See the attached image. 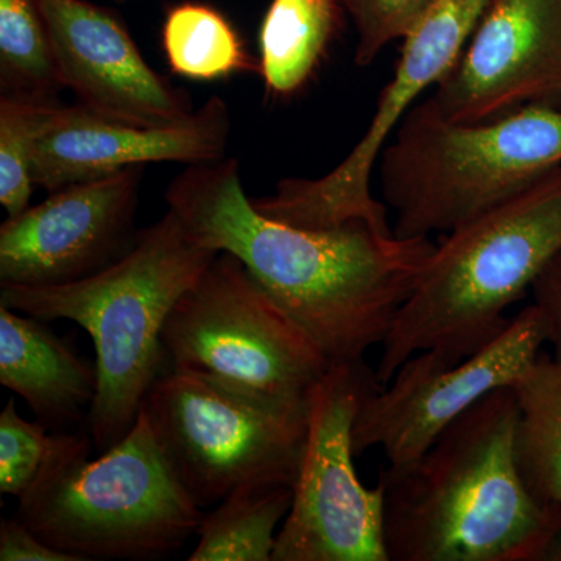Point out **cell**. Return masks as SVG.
<instances>
[{
    "mask_svg": "<svg viewBox=\"0 0 561 561\" xmlns=\"http://www.w3.org/2000/svg\"><path fill=\"white\" fill-rule=\"evenodd\" d=\"M165 201L192 239L238 257L332 365L362 362L386 342L437 249L364 219L305 230L264 216L234 160L190 165Z\"/></svg>",
    "mask_w": 561,
    "mask_h": 561,
    "instance_id": "6da1fadb",
    "label": "cell"
},
{
    "mask_svg": "<svg viewBox=\"0 0 561 561\" xmlns=\"http://www.w3.org/2000/svg\"><path fill=\"white\" fill-rule=\"evenodd\" d=\"M518 401L500 387L401 471L383 468L389 561H542L561 522L527 490L515 456Z\"/></svg>",
    "mask_w": 561,
    "mask_h": 561,
    "instance_id": "7a4b0ae2",
    "label": "cell"
},
{
    "mask_svg": "<svg viewBox=\"0 0 561 561\" xmlns=\"http://www.w3.org/2000/svg\"><path fill=\"white\" fill-rule=\"evenodd\" d=\"M560 251L561 164L437 243L382 343L378 381L419 353L448 368L485 348Z\"/></svg>",
    "mask_w": 561,
    "mask_h": 561,
    "instance_id": "3957f363",
    "label": "cell"
},
{
    "mask_svg": "<svg viewBox=\"0 0 561 561\" xmlns=\"http://www.w3.org/2000/svg\"><path fill=\"white\" fill-rule=\"evenodd\" d=\"M217 254L192 239L169 209L105 271L61 286L0 289V305L43 321H76L91 335L98 393L88 423L99 453L135 426L147 393L168 367L165 320Z\"/></svg>",
    "mask_w": 561,
    "mask_h": 561,
    "instance_id": "277c9868",
    "label": "cell"
},
{
    "mask_svg": "<svg viewBox=\"0 0 561 561\" xmlns=\"http://www.w3.org/2000/svg\"><path fill=\"white\" fill-rule=\"evenodd\" d=\"M92 438L51 434L43 470L16 516L58 551L90 560H158L183 548L202 508L169 463L146 412L99 459Z\"/></svg>",
    "mask_w": 561,
    "mask_h": 561,
    "instance_id": "5b68a950",
    "label": "cell"
},
{
    "mask_svg": "<svg viewBox=\"0 0 561 561\" xmlns=\"http://www.w3.org/2000/svg\"><path fill=\"white\" fill-rule=\"evenodd\" d=\"M561 164V105H527L461 124L423 101L379 157L398 238L448 234Z\"/></svg>",
    "mask_w": 561,
    "mask_h": 561,
    "instance_id": "8992f818",
    "label": "cell"
},
{
    "mask_svg": "<svg viewBox=\"0 0 561 561\" xmlns=\"http://www.w3.org/2000/svg\"><path fill=\"white\" fill-rule=\"evenodd\" d=\"M140 411L201 508L253 483L295 486L300 474L309 394L276 397L168 365Z\"/></svg>",
    "mask_w": 561,
    "mask_h": 561,
    "instance_id": "52a82bcc",
    "label": "cell"
},
{
    "mask_svg": "<svg viewBox=\"0 0 561 561\" xmlns=\"http://www.w3.org/2000/svg\"><path fill=\"white\" fill-rule=\"evenodd\" d=\"M168 365L276 394L308 397L331 362L238 257L217 254L162 330Z\"/></svg>",
    "mask_w": 561,
    "mask_h": 561,
    "instance_id": "ba28073f",
    "label": "cell"
},
{
    "mask_svg": "<svg viewBox=\"0 0 561 561\" xmlns=\"http://www.w3.org/2000/svg\"><path fill=\"white\" fill-rule=\"evenodd\" d=\"M379 387L362 360L331 365L309 391L308 445L272 561H389L383 489L359 481L353 449L362 404Z\"/></svg>",
    "mask_w": 561,
    "mask_h": 561,
    "instance_id": "9c48e42d",
    "label": "cell"
},
{
    "mask_svg": "<svg viewBox=\"0 0 561 561\" xmlns=\"http://www.w3.org/2000/svg\"><path fill=\"white\" fill-rule=\"evenodd\" d=\"M490 0H435L423 20L402 39L400 61L379 95L368 130L348 157L316 180H283L275 195L253 201L264 216L305 228L331 230L354 219L390 228L387 206L371 195V173L383 147L420 95L437 87L461 50Z\"/></svg>",
    "mask_w": 561,
    "mask_h": 561,
    "instance_id": "30bf717a",
    "label": "cell"
},
{
    "mask_svg": "<svg viewBox=\"0 0 561 561\" xmlns=\"http://www.w3.org/2000/svg\"><path fill=\"white\" fill-rule=\"evenodd\" d=\"M545 343V319L531 305L485 348L454 367H438L426 353L415 354L362 404L353 430L354 454L359 457L379 446L389 470L412 467L461 413L491 391L515 386Z\"/></svg>",
    "mask_w": 561,
    "mask_h": 561,
    "instance_id": "8fae6325",
    "label": "cell"
},
{
    "mask_svg": "<svg viewBox=\"0 0 561 561\" xmlns=\"http://www.w3.org/2000/svg\"><path fill=\"white\" fill-rule=\"evenodd\" d=\"M144 168L69 184L0 227V286L49 287L105 271L138 241Z\"/></svg>",
    "mask_w": 561,
    "mask_h": 561,
    "instance_id": "7c38bea8",
    "label": "cell"
},
{
    "mask_svg": "<svg viewBox=\"0 0 561 561\" xmlns=\"http://www.w3.org/2000/svg\"><path fill=\"white\" fill-rule=\"evenodd\" d=\"M427 102L461 124L561 105V0H490Z\"/></svg>",
    "mask_w": 561,
    "mask_h": 561,
    "instance_id": "4fadbf2b",
    "label": "cell"
},
{
    "mask_svg": "<svg viewBox=\"0 0 561 561\" xmlns=\"http://www.w3.org/2000/svg\"><path fill=\"white\" fill-rule=\"evenodd\" d=\"M231 130L227 103L210 98L179 124L139 125L55 103L35 146L33 179L49 192L149 162L221 160Z\"/></svg>",
    "mask_w": 561,
    "mask_h": 561,
    "instance_id": "5bb4252c",
    "label": "cell"
},
{
    "mask_svg": "<svg viewBox=\"0 0 561 561\" xmlns=\"http://www.w3.org/2000/svg\"><path fill=\"white\" fill-rule=\"evenodd\" d=\"M58 79L80 105L139 125L179 124L192 111L183 92L147 65L116 18L84 0H39Z\"/></svg>",
    "mask_w": 561,
    "mask_h": 561,
    "instance_id": "9a60e30c",
    "label": "cell"
},
{
    "mask_svg": "<svg viewBox=\"0 0 561 561\" xmlns=\"http://www.w3.org/2000/svg\"><path fill=\"white\" fill-rule=\"evenodd\" d=\"M0 383L24 398L47 430L61 432L91 411L98 367L46 321L0 305Z\"/></svg>",
    "mask_w": 561,
    "mask_h": 561,
    "instance_id": "2e32d148",
    "label": "cell"
},
{
    "mask_svg": "<svg viewBox=\"0 0 561 561\" xmlns=\"http://www.w3.org/2000/svg\"><path fill=\"white\" fill-rule=\"evenodd\" d=\"M518 401L515 456L527 490L541 505L561 508V364L538 356L513 386Z\"/></svg>",
    "mask_w": 561,
    "mask_h": 561,
    "instance_id": "e0dca14e",
    "label": "cell"
},
{
    "mask_svg": "<svg viewBox=\"0 0 561 561\" xmlns=\"http://www.w3.org/2000/svg\"><path fill=\"white\" fill-rule=\"evenodd\" d=\"M337 0H272L260 32V73L275 95L300 91L334 35Z\"/></svg>",
    "mask_w": 561,
    "mask_h": 561,
    "instance_id": "ac0fdd59",
    "label": "cell"
},
{
    "mask_svg": "<svg viewBox=\"0 0 561 561\" xmlns=\"http://www.w3.org/2000/svg\"><path fill=\"white\" fill-rule=\"evenodd\" d=\"M294 502V486L253 483L203 513L190 561H272L276 529Z\"/></svg>",
    "mask_w": 561,
    "mask_h": 561,
    "instance_id": "d6986e66",
    "label": "cell"
},
{
    "mask_svg": "<svg viewBox=\"0 0 561 561\" xmlns=\"http://www.w3.org/2000/svg\"><path fill=\"white\" fill-rule=\"evenodd\" d=\"M162 47L173 72L190 80H220L260 69L224 14L202 3H181L169 11Z\"/></svg>",
    "mask_w": 561,
    "mask_h": 561,
    "instance_id": "ffe728a7",
    "label": "cell"
},
{
    "mask_svg": "<svg viewBox=\"0 0 561 561\" xmlns=\"http://www.w3.org/2000/svg\"><path fill=\"white\" fill-rule=\"evenodd\" d=\"M2 94L50 101L61 81L39 0H0Z\"/></svg>",
    "mask_w": 561,
    "mask_h": 561,
    "instance_id": "44dd1931",
    "label": "cell"
},
{
    "mask_svg": "<svg viewBox=\"0 0 561 561\" xmlns=\"http://www.w3.org/2000/svg\"><path fill=\"white\" fill-rule=\"evenodd\" d=\"M54 105L13 94L0 99V205L9 217L31 206L36 139Z\"/></svg>",
    "mask_w": 561,
    "mask_h": 561,
    "instance_id": "7402d4cb",
    "label": "cell"
},
{
    "mask_svg": "<svg viewBox=\"0 0 561 561\" xmlns=\"http://www.w3.org/2000/svg\"><path fill=\"white\" fill-rule=\"evenodd\" d=\"M41 421H25L11 398L0 413V491L20 500L36 481L51 435Z\"/></svg>",
    "mask_w": 561,
    "mask_h": 561,
    "instance_id": "603a6c76",
    "label": "cell"
},
{
    "mask_svg": "<svg viewBox=\"0 0 561 561\" xmlns=\"http://www.w3.org/2000/svg\"><path fill=\"white\" fill-rule=\"evenodd\" d=\"M357 33L356 62L371 65L391 41L404 39L435 0H337Z\"/></svg>",
    "mask_w": 561,
    "mask_h": 561,
    "instance_id": "cb8c5ba5",
    "label": "cell"
},
{
    "mask_svg": "<svg viewBox=\"0 0 561 561\" xmlns=\"http://www.w3.org/2000/svg\"><path fill=\"white\" fill-rule=\"evenodd\" d=\"M0 560L2 561H81L41 540L18 516L0 522Z\"/></svg>",
    "mask_w": 561,
    "mask_h": 561,
    "instance_id": "d4e9b609",
    "label": "cell"
},
{
    "mask_svg": "<svg viewBox=\"0 0 561 561\" xmlns=\"http://www.w3.org/2000/svg\"><path fill=\"white\" fill-rule=\"evenodd\" d=\"M530 294L545 319L552 357L561 364V251L534 280Z\"/></svg>",
    "mask_w": 561,
    "mask_h": 561,
    "instance_id": "484cf974",
    "label": "cell"
},
{
    "mask_svg": "<svg viewBox=\"0 0 561 561\" xmlns=\"http://www.w3.org/2000/svg\"><path fill=\"white\" fill-rule=\"evenodd\" d=\"M542 561H561V522L551 542H549L548 549H546Z\"/></svg>",
    "mask_w": 561,
    "mask_h": 561,
    "instance_id": "4316f807",
    "label": "cell"
}]
</instances>
